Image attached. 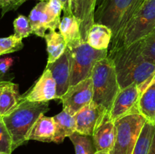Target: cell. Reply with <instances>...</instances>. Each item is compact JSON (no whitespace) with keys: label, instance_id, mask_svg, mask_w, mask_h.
<instances>
[{"label":"cell","instance_id":"19","mask_svg":"<svg viewBox=\"0 0 155 154\" xmlns=\"http://www.w3.org/2000/svg\"><path fill=\"white\" fill-rule=\"evenodd\" d=\"M47 2H39L30 11L29 21L31 25L33 34L39 37H45V32L48 30V19L46 13Z\"/></svg>","mask_w":155,"mask_h":154},{"label":"cell","instance_id":"14","mask_svg":"<svg viewBox=\"0 0 155 154\" xmlns=\"http://www.w3.org/2000/svg\"><path fill=\"white\" fill-rule=\"evenodd\" d=\"M97 152H110L116 138V127L110 119L109 113H106L101 122L98 124L92 134Z\"/></svg>","mask_w":155,"mask_h":154},{"label":"cell","instance_id":"37","mask_svg":"<svg viewBox=\"0 0 155 154\" xmlns=\"http://www.w3.org/2000/svg\"><path fill=\"white\" fill-rule=\"evenodd\" d=\"M104 1V0H97V4H96V5H98V4H100V3L101 2H103Z\"/></svg>","mask_w":155,"mask_h":154},{"label":"cell","instance_id":"2","mask_svg":"<svg viewBox=\"0 0 155 154\" xmlns=\"http://www.w3.org/2000/svg\"><path fill=\"white\" fill-rule=\"evenodd\" d=\"M145 2L146 0H104L96 5L95 24L107 26L112 31L108 53L119 48L124 30Z\"/></svg>","mask_w":155,"mask_h":154},{"label":"cell","instance_id":"3","mask_svg":"<svg viewBox=\"0 0 155 154\" xmlns=\"http://www.w3.org/2000/svg\"><path fill=\"white\" fill-rule=\"evenodd\" d=\"M48 110V102H31L21 98L16 107L2 117L12 137L13 151L28 141L33 125Z\"/></svg>","mask_w":155,"mask_h":154},{"label":"cell","instance_id":"11","mask_svg":"<svg viewBox=\"0 0 155 154\" xmlns=\"http://www.w3.org/2000/svg\"><path fill=\"white\" fill-rule=\"evenodd\" d=\"M46 69L51 71L56 82L57 87V99L63 96L70 87L71 72V54L67 48L63 54L51 63H47Z\"/></svg>","mask_w":155,"mask_h":154},{"label":"cell","instance_id":"39","mask_svg":"<svg viewBox=\"0 0 155 154\" xmlns=\"http://www.w3.org/2000/svg\"><path fill=\"white\" fill-rule=\"evenodd\" d=\"M2 8V0H0V8Z\"/></svg>","mask_w":155,"mask_h":154},{"label":"cell","instance_id":"38","mask_svg":"<svg viewBox=\"0 0 155 154\" xmlns=\"http://www.w3.org/2000/svg\"><path fill=\"white\" fill-rule=\"evenodd\" d=\"M0 154H8V153H6V152H0Z\"/></svg>","mask_w":155,"mask_h":154},{"label":"cell","instance_id":"31","mask_svg":"<svg viewBox=\"0 0 155 154\" xmlns=\"http://www.w3.org/2000/svg\"><path fill=\"white\" fill-rule=\"evenodd\" d=\"M14 59L12 57H5L0 59V72L5 75H7L8 71L13 65Z\"/></svg>","mask_w":155,"mask_h":154},{"label":"cell","instance_id":"28","mask_svg":"<svg viewBox=\"0 0 155 154\" xmlns=\"http://www.w3.org/2000/svg\"><path fill=\"white\" fill-rule=\"evenodd\" d=\"M141 48L145 58L155 64V30L141 40Z\"/></svg>","mask_w":155,"mask_h":154},{"label":"cell","instance_id":"17","mask_svg":"<svg viewBox=\"0 0 155 154\" xmlns=\"http://www.w3.org/2000/svg\"><path fill=\"white\" fill-rule=\"evenodd\" d=\"M58 29L64 36L68 48H74L83 42L80 33V22L74 15L64 16Z\"/></svg>","mask_w":155,"mask_h":154},{"label":"cell","instance_id":"34","mask_svg":"<svg viewBox=\"0 0 155 154\" xmlns=\"http://www.w3.org/2000/svg\"><path fill=\"white\" fill-rule=\"evenodd\" d=\"M148 154H155V133L154 137H153L152 143H151V147H150L149 152H148Z\"/></svg>","mask_w":155,"mask_h":154},{"label":"cell","instance_id":"26","mask_svg":"<svg viewBox=\"0 0 155 154\" xmlns=\"http://www.w3.org/2000/svg\"><path fill=\"white\" fill-rule=\"evenodd\" d=\"M23 48L22 39L17 37L15 34L8 37L0 38V56L20 51Z\"/></svg>","mask_w":155,"mask_h":154},{"label":"cell","instance_id":"36","mask_svg":"<svg viewBox=\"0 0 155 154\" xmlns=\"http://www.w3.org/2000/svg\"><path fill=\"white\" fill-rule=\"evenodd\" d=\"M95 154H110L109 152H102V151H101V152H96V153Z\"/></svg>","mask_w":155,"mask_h":154},{"label":"cell","instance_id":"9","mask_svg":"<svg viewBox=\"0 0 155 154\" xmlns=\"http://www.w3.org/2000/svg\"><path fill=\"white\" fill-rule=\"evenodd\" d=\"M140 95V89L136 83L120 89L109 113L110 119L114 122L124 116L139 113L137 105Z\"/></svg>","mask_w":155,"mask_h":154},{"label":"cell","instance_id":"33","mask_svg":"<svg viewBox=\"0 0 155 154\" xmlns=\"http://www.w3.org/2000/svg\"><path fill=\"white\" fill-rule=\"evenodd\" d=\"M153 83H155V73L152 75V76L151 77V78L147 80V81L145 82H144L143 84H142V85H139V89H140L141 94H142V92H143L144 91H145V89H146L147 88H148V86L150 85L153 84Z\"/></svg>","mask_w":155,"mask_h":154},{"label":"cell","instance_id":"16","mask_svg":"<svg viewBox=\"0 0 155 154\" xmlns=\"http://www.w3.org/2000/svg\"><path fill=\"white\" fill-rule=\"evenodd\" d=\"M18 85L12 81L0 82V115L2 117L16 107L21 101Z\"/></svg>","mask_w":155,"mask_h":154},{"label":"cell","instance_id":"23","mask_svg":"<svg viewBox=\"0 0 155 154\" xmlns=\"http://www.w3.org/2000/svg\"><path fill=\"white\" fill-rule=\"evenodd\" d=\"M155 133V125L146 122L142 128L133 154H148Z\"/></svg>","mask_w":155,"mask_h":154},{"label":"cell","instance_id":"21","mask_svg":"<svg viewBox=\"0 0 155 154\" xmlns=\"http://www.w3.org/2000/svg\"><path fill=\"white\" fill-rule=\"evenodd\" d=\"M112 39V31L107 26L94 24L88 34L87 43L97 50L108 49Z\"/></svg>","mask_w":155,"mask_h":154},{"label":"cell","instance_id":"40","mask_svg":"<svg viewBox=\"0 0 155 154\" xmlns=\"http://www.w3.org/2000/svg\"><path fill=\"white\" fill-rule=\"evenodd\" d=\"M2 119V116H1V115H0V119Z\"/></svg>","mask_w":155,"mask_h":154},{"label":"cell","instance_id":"10","mask_svg":"<svg viewBox=\"0 0 155 154\" xmlns=\"http://www.w3.org/2000/svg\"><path fill=\"white\" fill-rule=\"evenodd\" d=\"M22 98L31 102H48L57 99L56 82L51 71L45 68L34 85L22 95Z\"/></svg>","mask_w":155,"mask_h":154},{"label":"cell","instance_id":"24","mask_svg":"<svg viewBox=\"0 0 155 154\" xmlns=\"http://www.w3.org/2000/svg\"><path fill=\"white\" fill-rule=\"evenodd\" d=\"M74 146L76 154H95L97 150L92 136L74 132L69 137Z\"/></svg>","mask_w":155,"mask_h":154},{"label":"cell","instance_id":"7","mask_svg":"<svg viewBox=\"0 0 155 154\" xmlns=\"http://www.w3.org/2000/svg\"><path fill=\"white\" fill-rule=\"evenodd\" d=\"M154 30L155 0H146L124 30L119 48L142 40Z\"/></svg>","mask_w":155,"mask_h":154},{"label":"cell","instance_id":"1","mask_svg":"<svg viewBox=\"0 0 155 154\" xmlns=\"http://www.w3.org/2000/svg\"><path fill=\"white\" fill-rule=\"evenodd\" d=\"M114 64L120 89L133 83L143 84L155 73V64L145 58L141 40L107 54Z\"/></svg>","mask_w":155,"mask_h":154},{"label":"cell","instance_id":"29","mask_svg":"<svg viewBox=\"0 0 155 154\" xmlns=\"http://www.w3.org/2000/svg\"><path fill=\"white\" fill-rule=\"evenodd\" d=\"M0 152L12 154V139L2 119H0Z\"/></svg>","mask_w":155,"mask_h":154},{"label":"cell","instance_id":"8","mask_svg":"<svg viewBox=\"0 0 155 154\" xmlns=\"http://www.w3.org/2000/svg\"><path fill=\"white\" fill-rule=\"evenodd\" d=\"M59 99L63 104V110L74 116L79 110L92 102L93 82L92 77L70 86L68 91Z\"/></svg>","mask_w":155,"mask_h":154},{"label":"cell","instance_id":"18","mask_svg":"<svg viewBox=\"0 0 155 154\" xmlns=\"http://www.w3.org/2000/svg\"><path fill=\"white\" fill-rule=\"evenodd\" d=\"M55 123V135L54 141L56 143H61L65 137H69L77 131V125L74 116L70 114L66 110H63L60 113L53 117Z\"/></svg>","mask_w":155,"mask_h":154},{"label":"cell","instance_id":"30","mask_svg":"<svg viewBox=\"0 0 155 154\" xmlns=\"http://www.w3.org/2000/svg\"><path fill=\"white\" fill-rule=\"evenodd\" d=\"M28 0H2V16H4L7 12L15 11ZM44 2V0H39Z\"/></svg>","mask_w":155,"mask_h":154},{"label":"cell","instance_id":"27","mask_svg":"<svg viewBox=\"0 0 155 154\" xmlns=\"http://www.w3.org/2000/svg\"><path fill=\"white\" fill-rule=\"evenodd\" d=\"M15 35L18 38L24 39L33 34L29 18L24 15H19L13 22Z\"/></svg>","mask_w":155,"mask_h":154},{"label":"cell","instance_id":"35","mask_svg":"<svg viewBox=\"0 0 155 154\" xmlns=\"http://www.w3.org/2000/svg\"><path fill=\"white\" fill-rule=\"evenodd\" d=\"M2 81H10V80L7 78V75H3V74L0 72V82Z\"/></svg>","mask_w":155,"mask_h":154},{"label":"cell","instance_id":"25","mask_svg":"<svg viewBox=\"0 0 155 154\" xmlns=\"http://www.w3.org/2000/svg\"><path fill=\"white\" fill-rule=\"evenodd\" d=\"M63 5L59 0H48L46 2V13L48 19V30L55 31L60 26L61 14Z\"/></svg>","mask_w":155,"mask_h":154},{"label":"cell","instance_id":"13","mask_svg":"<svg viewBox=\"0 0 155 154\" xmlns=\"http://www.w3.org/2000/svg\"><path fill=\"white\" fill-rule=\"evenodd\" d=\"M97 0H71V8L73 15L80 24L82 41H87L88 34L95 24V8Z\"/></svg>","mask_w":155,"mask_h":154},{"label":"cell","instance_id":"32","mask_svg":"<svg viewBox=\"0 0 155 154\" xmlns=\"http://www.w3.org/2000/svg\"><path fill=\"white\" fill-rule=\"evenodd\" d=\"M63 5L64 16H72L73 14L71 11V0H59ZM44 2H48V0H44Z\"/></svg>","mask_w":155,"mask_h":154},{"label":"cell","instance_id":"6","mask_svg":"<svg viewBox=\"0 0 155 154\" xmlns=\"http://www.w3.org/2000/svg\"><path fill=\"white\" fill-rule=\"evenodd\" d=\"M145 122V119L139 113L128 115L115 120L116 138L110 154H133Z\"/></svg>","mask_w":155,"mask_h":154},{"label":"cell","instance_id":"4","mask_svg":"<svg viewBox=\"0 0 155 154\" xmlns=\"http://www.w3.org/2000/svg\"><path fill=\"white\" fill-rule=\"evenodd\" d=\"M91 77L93 82V101L110 113L120 91L114 64L110 57L98 60L94 66Z\"/></svg>","mask_w":155,"mask_h":154},{"label":"cell","instance_id":"5","mask_svg":"<svg viewBox=\"0 0 155 154\" xmlns=\"http://www.w3.org/2000/svg\"><path fill=\"white\" fill-rule=\"evenodd\" d=\"M71 54V72L70 86L75 85L92 75L94 66L98 60L107 57L108 49L97 50L87 42H82L69 48Z\"/></svg>","mask_w":155,"mask_h":154},{"label":"cell","instance_id":"22","mask_svg":"<svg viewBox=\"0 0 155 154\" xmlns=\"http://www.w3.org/2000/svg\"><path fill=\"white\" fill-rule=\"evenodd\" d=\"M46 42L47 52H48V61L47 63H51L57 60L67 49V45L64 36L59 32L49 30L45 36Z\"/></svg>","mask_w":155,"mask_h":154},{"label":"cell","instance_id":"20","mask_svg":"<svg viewBox=\"0 0 155 154\" xmlns=\"http://www.w3.org/2000/svg\"><path fill=\"white\" fill-rule=\"evenodd\" d=\"M137 109L146 122L155 125V83L150 85L141 94Z\"/></svg>","mask_w":155,"mask_h":154},{"label":"cell","instance_id":"12","mask_svg":"<svg viewBox=\"0 0 155 154\" xmlns=\"http://www.w3.org/2000/svg\"><path fill=\"white\" fill-rule=\"evenodd\" d=\"M106 113H107L106 110L98 107L93 101L91 102L74 115L77 125L76 131L85 135L92 136L94 130Z\"/></svg>","mask_w":155,"mask_h":154},{"label":"cell","instance_id":"15","mask_svg":"<svg viewBox=\"0 0 155 154\" xmlns=\"http://www.w3.org/2000/svg\"><path fill=\"white\" fill-rule=\"evenodd\" d=\"M55 123L53 117L41 115L30 129L28 140H33L41 142H53L55 135Z\"/></svg>","mask_w":155,"mask_h":154}]
</instances>
